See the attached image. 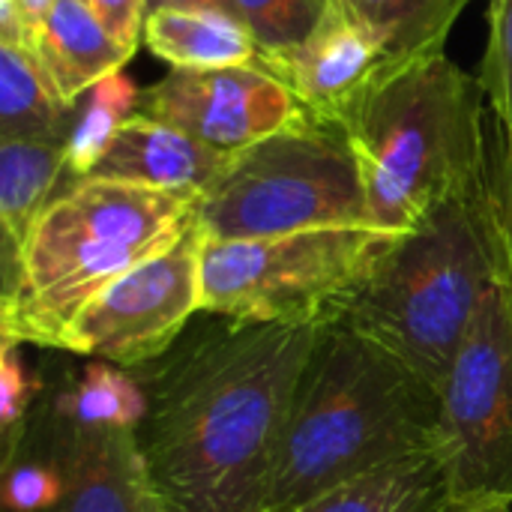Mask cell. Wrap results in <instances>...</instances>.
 <instances>
[{
	"instance_id": "16",
	"label": "cell",
	"mask_w": 512,
	"mask_h": 512,
	"mask_svg": "<svg viewBox=\"0 0 512 512\" xmlns=\"http://www.w3.org/2000/svg\"><path fill=\"white\" fill-rule=\"evenodd\" d=\"M144 45L171 69H231L258 63L252 30L225 6H174L147 15Z\"/></svg>"
},
{
	"instance_id": "25",
	"label": "cell",
	"mask_w": 512,
	"mask_h": 512,
	"mask_svg": "<svg viewBox=\"0 0 512 512\" xmlns=\"http://www.w3.org/2000/svg\"><path fill=\"white\" fill-rule=\"evenodd\" d=\"M174 6H225V0H147V15Z\"/></svg>"
},
{
	"instance_id": "26",
	"label": "cell",
	"mask_w": 512,
	"mask_h": 512,
	"mask_svg": "<svg viewBox=\"0 0 512 512\" xmlns=\"http://www.w3.org/2000/svg\"><path fill=\"white\" fill-rule=\"evenodd\" d=\"M510 504L501 501H471V504H456L450 512H510Z\"/></svg>"
},
{
	"instance_id": "21",
	"label": "cell",
	"mask_w": 512,
	"mask_h": 512,
	"mask_svg": "<svg viewBox=\"0 0 512 512\" xmlns=\"http://www.w3.org/2000/svg\"><path fill=\"white\" fill-rule=\"evenodd\" d=\"M333 3L336 0H225V9L252 30L261 57H270L300 45Z\"/></svg>"
},
{
	"instance_id": "3",
	"label": "cell",
	"mask_w": 512,
	"mask_h": 512,
	"mask_svg": "<svg viewBox=\"0 0 512 512\" xmlns=\"http://www.w3.org/2000/svg\"><path fill=\"white\" fill-rule=\"evenodd\" d=\"M369 225L405 234L486 168L489 102L480 75L447 51L390 66L345 123Z\"/></svg>"
},
{
	"instance_id": "23",
	"label": "cell",
	"mask_w": 512,
	"mask_h": 512,
	"mask_svg": "<svg viewBox=\"0 0 512 512\" xmlns=\"http://www.w3.org/2000/svg\"><path fill=\"white\" fill-rule=\"evenodd\" d=\"M480 84L492 120L512 135V0H489V45L480 66Z\"/></svg>"
},
{
	"instance_id": "8",
	"label": "cell",
	"mask_w": 512,
	"mask_h": 512,
	"mask_svg": "<svg viewBox=\"0 0 512 512\" xmlns=\"http://www.w3.org/2000/svg\"><path fill=\"white\" fill-rule=\"evenodd\" d=\"M438 453L456 504L512 507V312L498 282L441 387Z\"/></svg>"
},
{
	"instance_id": "4",
	"label": "cell",
	"mask_w": 512,
	"mask_h": 512,
	"mask_svg": "<svg viewBox=\"0 0 512 512\" xmlns=\"http://www.w3.org/2000/svg\"><path fill=\"white\" fill-rule=\"evenodd\" d=\"M195 225V198L75 180L39 216L12 288L0 294V342L63 351L75 318L120 276L171 249Z\"/></svg>"
},
{
	"instance_id": "18",
	"label": "cell",
	"mask_w": 512,
	"mask_h": 512,
	"mask_svg": "<svg viewBox=\"0 0 512 512\" xmlns=\"http://www.w3.org/2000/svg\"><path fill=\"white\" fill-rule=\"evenodd\" d=\"M75 108L54 90L30 45L0 42V141H60L69 147Z\"/></svg>"
},
{
	"instance_id": "12",
	"label": "cell",
	"mask_w": 512,
	"mask_h": 512,
	"mask_svg": "<svg viewBox=\"0 0 512 512\" xmlns=\"http://www.w3.org/2000/svg\"><path fill=\"white\" fill-rule=\"evenodd\" d=\"M318 120L345 126L360 99L390 69L375 33L336 0L324 21L294 48L258 60Z\"/></svg>"
},
{
	"instance_id": "1",
	"label": "cell",
	"mask_w": 512,
	"mask_h": 512,
	"mask_svg": "<svg viewBox=\"0 0 512 512\" xmlns=\"http://www.w3.org/2000/svg\"><path fill=\"white\" fill-rule=\"evenodd\" d=\"M321 327L216 318L132 369L141 372L138 444L165 512L261 510Z\"/></svg>"
},
{
	"instance_id": "10",
	"label": "cell",
	"mask_w": 512,
	"mask_h": 512,
	"mask_svg": "<svg viewBox=\"0 0 512 512\" xmlns=\"http://www.w3.org/2000/svg\"><path fill=\"white\" fill-rule=\"evenodd\" d=\"M201 249L204 237L192 225L171 249L111 282L75 318L63 351L129 372L162 360L201 315Z\"/></svg>"
},
{
	"instance_id": "13",
	"label": "cell",
	"mask_w": 512,
	"mask_h": 512,
	"mask_svg": "<svg viewBox=\"0 0 512 512\" xmlns=\"http://www.w3.org/2000/svg\"><path fill=\"white\" fill-rule=\"evenodd\" d=\"M228 162V153H219L174 126L132 114L108 141L87 177L159 189L198 201L219 180Z\"/></svg>"
},
{
	"instance_id": "5",
	"label": "cell",
	"mask_w": 512,
	"mask_h": 512,
	"mask_svg": "<svg viewBox=\"0 0 512 512\" xmlns=\"http://www.w3.org/2000/svg\"><path fill=\"white\" fill-rule=\"evenodd\" d=\"M495 282L480 177L396 237L342 321L441 390Z\"/></svg>"
},
{
	"instance_id": "7",
	"label": "cell",
	"mask_w": 512,
	"mask_h": 512,
	"mask_svg": "<svg viewBox=\"0 0 512 512\" xmlns=\"http://www.w3.org/2000/svg\"><path fill=\"white\" fill-rule=\"evenodd\" d=\"M396 237L372 225H333L258 240H204L201 315L288 327L342 321Z\"/></svg>"
},
{
	"instance_id": "19",
	"label": "cell",
	"mask_w": 512,
	"mask_h": 512,
	"mask_svg": "<svg viewBox=\"0 0 512 512\" xmlns=\"http://www.w3.org/2000/svg\"><path fill=\"white\" fill-rule=\"evenodd\" d=\"M381 42L390 66L444 51L471 0H342Z\"/></svg>"
},
{
	"instance_id": "22",
	"label": "cell",
	"mask_w": 512,
	"mask_h": 512,
	"mask_svg": "<svg viewBox=\"0 0 512 512\" xmlns=\"http://www.w3.org/2000/svg\"><path fill=\"white\" fill-rule=\"evenodd\" d=\"M486 216L495 249V276L512 312V135H507L489 111V153L483 171Z\"/></svg>"
},
{
	"instance_id": "6",
	"label": "cell",
	"mask_w": 512,
	"mask_h": 512,
	"mask_svg": "<svg viewBox=\"0 0 512 512\" xmlns=\"http://www.w3.org/2000/svg\"><path fill=\"white\" fill-rule=\"evenodd\" d=\"M333 225H369L366 189L345 126L309 111L234 153L195 201L204 240H258Z\"/></svg>"
},
{
	"instance_id": "15",
	"label": "cell",
	"mask_w": 512,
	"mask_h": 512,
	"mask_svg": "<svg viewBox=\"0 0 512 512\" xmlns=\"http://www.w3.org/2000/svg\"><path fill=\"white\" fill-rule=\"evenodd\" d=\"M69 180V153L60 141H0V294L12 288L24 246Z\"/></svg>"
},
{
	"instance_id": "2",
	"label": "cell",
	"mask_w": 512,
	"mask_h": 512,
	"mask_svg": "<svg viewBox=\"0 0 512 512\" xmlns=\"http://www.w3.org/2000/svg\"><path fill=\"white\" fill-rule=\"evenodd\" d=\"M441 390L345 321L324 324L258 512H297L378 465L438 450Z\"/></svg>"
},
{
	"instance_id": "9",
	"label": "cell",
	"mask_w": 512,
	"mask_h": 512,
	"mask_svg": "<svg viewBox=\"0 0 512 512\" xmlns=\"http://www.w3.org/2000/svg\"><path fill=\"white\" fill-rule=\"evenodd\" d=\"M21 432L54 465L51 498L27 512H165L135 420L87 414L72 390H42Z\"/></svg>"
},
{
	"instance_id": "14",
	"label": "cell",
	"mask_w": 512,
	"mask_h": 512,
	"mask_svg": "<svg viewBox=\"0 0 512 512\" xmlns=\"http://www.w3.org/2000/svg\"><path fill=\"white\" fill-rule=\"evenodd\" d=\"M30 51L69 105H78L81 96L117 75L132 57L81 0H51L30 36Z\"/></svg>"
},
{
	"instance_id": "11",
	"label": "cell",
	"mask_w": 512,
	"mask_h": 512,
	"mask_svg": "<svg viewBox=\"0 0 512 512\" xmlns=\"http://www.w3.org/2000/svg\"><path fill=\"white\" fill-rule=\"evenodd\" d=\"M303 105L261 63L231 69H171L138 93V111L174 126L189 138L219 150L240 153L285 123Z\"/></svg>"
},
{
	"instance_id": "24",
	"label": "cell",
	"mask_w": 512,
	"mask_h": 512,
	"mask_svg": "<svg viewBox=\"0 0 512 512\" xmlns=\"http://www.w3.org/2000/svg\"><path fill=\"white\" fill-rule=\"evenodd\" d=\"M81 3L126 51L132 54L138 51L147 24V0H81Z\"/></svg>"
},
{
	"instance_id": "20",
	"label": "cell",
	"mask_w": 512,
	"mask_h": 512,
	"mask_svg": "<svg viewBox=\"0 0 512 512\" xmlns=\"http://www.w3.org/2000/svg\"><path fill=\"white\" fill-rule=\"evenodd\" d=\"M138 93L141 90H135V84L123 72H117L78 99L75 123L66 147L72 180H84L90 174L108 141L117 135V129L138 111Z\"/></svg>"
},
{
	"instance_id": "17",
	"label": "cell",
	"mask_w": 512,
	"mask_h": 512,
	"mask_svg": "<svg viewBox=\"0 0 512 512\" xmlns=\"http://www.w3.org/2000/svg\"><path fill=\"white\" fill-rule=\"evenodd\" d=\"M456 507L438 450L414 453L318 495L297 512H450Z\"/></svg>"
}]
</instances>
